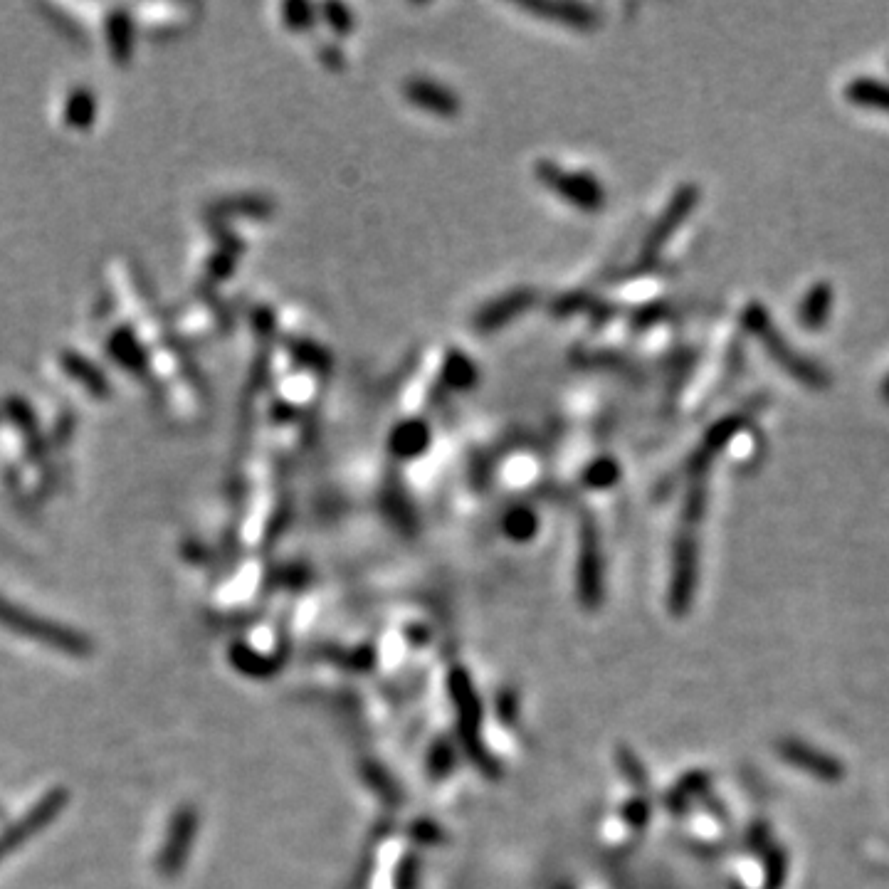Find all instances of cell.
<instances>
[{
	"label": "cell",
	"mask_w": 889,
	"mask_h": 889,
	"mask_svg": "<svg viewBox=\"0 0 889 889\" xmlns=\"http://www.w3.org/2000/svg\"><path fill=\"white\" fill-rule=\"evenodd\" d=\"M0 623L8 625V628L13 630H20V635H28V638L40 640V643L45 645L62 647V650H67L70 655H87L89 650V643L80 638V635L57 628V625L52 623H45V620L33 618V615H28L25 610L8 606L5 601H0Z\"/></svg>",
	"instance_id": "cell-1"
},
{
	"label": "cell",
	"mask_w": 889,
	"mask_h": 889,
	"mask_svg": "<svg viewBox=\"0 0 889 889\" xmlns=\"http://www.w3.org/2000/svg\"><path fill=\"white\" fill-rule=\"evenodd\" d=\"M539 171V181L546 183L551 191L559 193L561 198L568 203H573L576 208L583 210H596L603 203V188L596 181L586 176H576V173L561 171L554 163H539L536 166Z\"/></svg>",
	"instance_id": "cell-2"
},
{
	"label": "cell",
	"mask_w": 889,
	"mask_h": 889,
	"mask_svg": "<svg viewBox=\"0 0 889 889\" xmlns=\"http://www.w3.org/2000/svg\"><path fill=\"white\" fill-rule=\"evenodd\" d=\"M694 203H697V191H694V188H685V191L677 193L675 201L670 203V208L662 213V218L657 220V225L650 230V235H647V240L643 245V260L645 262L655 260L657 252L662 250V245L667 243V238H670V235L680 228V223L685 220V215L689 213V210H692Z\"/></svg>",
	"instance_id": "cell-3"
},
{
	"label": "cell",
	"mask_w": 889,
	"mask_h": 889,
	"mask_svg": "<svg viewBox=\"0 0 889 889\" xmlns=\"http://www.w3.org/2000/svg\"><path fill=\"white\" fill-rule=\"evenodd\" d=\"M403 92L410 104L425 109V112L440 114V117H452V114H457V109H460V102H457L455 94H452L450 89H445L443 84H435L428 80H410L403 87Z\"/></svg>",
	"instance_id": "cell-4"
},
{
	"label": "cell",
	"mask_w": 889,
	"mask_h": 889,
	"mask_svg": "<svg viewBox=\"0 0 889 889\" xmlns=\"http://www.w3.org/2000/svg\"><path fill=\"white\" fill-rule=\"evenodd\" d=\"M534 299H536V294L529 292V289H519V292L504 294L502 299H497V302H489L487 307L477 314L475 326L482 331L499 329V326L507 324L509 319H514L517 314H522L524 309L534 302Z\"/></svg>",
	"instance_id": "cell-5"
},
{
	"label": "cell",
	"mask_w": 889,
	"mask_h": 889,
	"mask_svg": "<svg viewBox=\"0 0 889 889\" xmlns=\"http://www.w3.org/2000/svg\"><path fill=\"white\" fill-rule=\"evenodd\" d=\"M531 13H539L544 18H554L556 23L566 25L573 30H591L596 25V13L586 5H568V3H534L524 5Z\"/></svg>",
	"instance_id": "cell-6"
},
{
	"label": "cell",
	"mask_w": 889,
	"mask_h": 889,
	"mask_svg": "<svg viewBox=\"0 0 889 889\" xmlns=\"http://www.w3.org/2000/svg\"><path fill=\"white\" fill-rule=\"evenodd\" d=\"M191 835H193V813H181L176 818V823H173L171 838H168L166 852H163V857H161L163 870H171V867H176V862L181 865Z\"/></svg>",
	"instance_id": "cell-7"
},
{
	"label": "cell",
	"mask_w": 889,
	"mask_h": 889,
	"mask_svg": "<svg viewBox=\"0 0 889 889\" xmlns=\"http://www.w3.org/2000/svg\"><path fill=\"white\" fill-rule=\"evenodd\" d=\"M855 102L872 104V107H885L889 109V89L875 82H860L850 89Z\"/></svg>",
	"instance_id": "cell-8"
},
{
	"label": "cell",
	"mask_w": 889,
	"mask_h": 889,
	"mask_svg": "<svg viewBox=\"0 0 889 889\" xmlns=\"http://www.w3.org/2000/svg\"><path fill=\"white\" fill-rule=\"evenodd\" d=\"M420 440H425V433H420L418 428H410L408 433H401L396 438L398 452H403V455H413V452H418Z\"/></svg>",
	"instance_id": "cell-9"
},
{
	"label": "cell",
	"mask_w": 889,
	"mask_h": 889,
	"mask_svg": "<svg viewBox=\"0 0 889 889\" xmlns=\"http://www.w3.org/2000/svg\"><path fill=\"white\" fill-rule=\"evenodd\" d=\"M825 307H828V294H825V292L813 294V297H810V302H808V309H806V312H803L806 322L818 324L820 319H823V309Z\"/></svg>",
	"instance_id": "cell-10"
},
{
	"label": "cell",
	"mask_w": 889,
	"mask_h": 889,
	"mask_svg": "<svg viewBox=\"0 0 889 889\" xmlns=\"http://www.w3.org/2000/svg\"><path fill=\"white\" fill-rule=\"evenodd\" d=\"M887 393H889V388H887Z\"/></svg>",
	"instance_id": "cell-11"
}]
</instances>
